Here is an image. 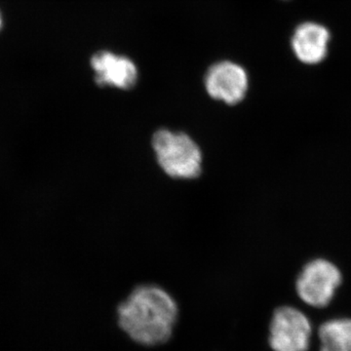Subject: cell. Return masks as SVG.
<instances>
[{"label": "cell", "instance_id": "obj_1", "mask_svg": "<svg viewBox=\"0 0 351 351\" xmlns=\"http://www.w3.org/2000/svg\"><path fill=\"white\" fill-rule=\"evenodd\" d=\"M119 329L134 343L156 348L167 343L179 319V306L165 289L142 284L131 291L117 309Z\"/></svg>", "mask_w": 351, "mask_h": 351}, {"label": "cell", "instance_id": "obj_2", "mask_svg": "<svg viewBox=\"0 0 351 351\" xmlns=\"http://www.w3.org/2000/svg\"><path fill=\"white\" fill-rule=\"evenodd\" d=\"M152 147L157 163L170 178L195 180L202 174V152L189 134L159 129L152 136Z\"/></svg>", "mask_w": 351, "mask_h": 351}, {"label": "cell", "instance_id": "obj_3", "mask_svg": "<svg viewBox=\"0 0 351 351\" xmlns=\"http://www.w3.org/2000/svg\"><path fill=\"white\" fill-rule=\"evenodd\" d=\"M341 282L343 276L336 265L325 258H316L300 272L295 292L307 306L325 308L331 304Z\"/></svg>", "mask_w": 351, "mask_h": 351}, {"label": "cell", "instance_id": "obj_4", "mask_svg": "<svg viewBox=\"0 0 351 351\" xmlns=\"http://www.w3.org/2000/svg\"><path fill=\"white\" fill-rule=\"evenodd\" d=\"M313 324L306 314L295 306L277 307L269 329V346L272 351H308Z\"/></svg>", "mask_w": 351, "mask_h": 351}, {"label": "cell", "instance_id": "obj_5", "mask_svg": "<svg viewBox=\"0 0 351 351\" xmlns=\"http://www.w3.org/2000/svg\"><path fill=\"white\" fill-rule=\"evenodd\" d=\"M205 88L214 100L235 106L241 103L248 92L249 80L245 69L232 62L212 66L205 76Z\"/></svg>", "mask_w": 351, "mask_h": 351}, {"label": "cell", "instance_id": "obj_6", "mask_svg": "<svg viewBox=\"0 0 351 351\" xmlns=\"http://www.w3.org/2000/svg\"><path fill=\"white\" fill-rule=\"evenodd\" d=\"M90 63L99 86L129 90L138 82V69L128 58L101 51L92 57Z\"/></svg>", "mask_w": 351, "mask_h": 351}, {"label": "cell", "instance_id": "obj_7", "mask_svg": "<svg viewBox=\"0 0 351 351\" xmlns=\"http://www.w3.org/2000/svg\"><path fill=\"white\" fill-rule=\"evenodd\" d=\"M330 32L324 25L304 23L295 29L292 48L300 61L304 64H319L328 53Z\"/></svg>", "mask_w": 351, "mask_h": 351}, {"label": "cell", "instance_id": "obj_8", "mask_svg": "<svg viewBox=\"0 0 351 351\" xmlns=\"http://www.w3.org/2000/svg\"><path fill=\"white\" fill-rule=\"evenodd\" d=\"M319 351H351V318H332L318 328Z\"/></svg>", "mask_w": 351, "mask_h": 351}, {"label": "cell", "instance_id": "obj_9", "mask_svg": "<svg viewBox=\"0 0 351 351\" xmlns=\"http://www.w3.org/2000/svg\"><path fill=\"white\" fill-rule=\"evenodd\" d=\"M2 27H3V16L0 10V32H1Z\"/></svg>", "mask_w": 351, "mask_h": 351}]
</instances>
